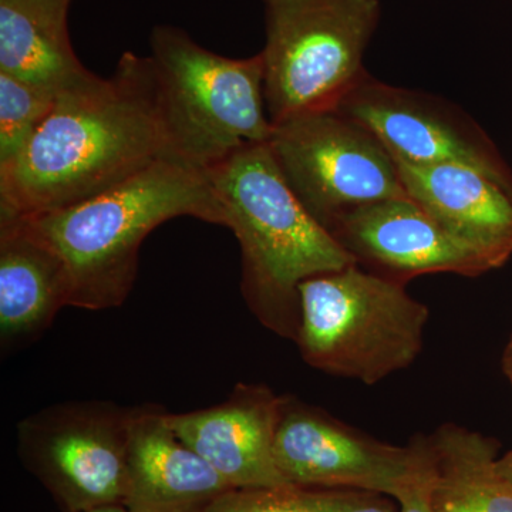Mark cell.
<instances>
[{"mask_svg": "<svg viewBox=\"0 0 512 512\" xmlns=\"http://www.w3.org/2000/svg\"><path fill=\"white\" fill-rule=\"evenodd\" d=\"M170 158L156 67L121 55L109 77L90 72L60 90L22 154L0 170V214L72 207Z\"/></svg>", "mask_w": 512, "mask_h": 512, "instance_id": "cell-1", "label": "cell"}, {"mask_svg": "<svg viewBox=\"0 0 512 512\" xmlns=\"http://www.w3.org/2000/svg\"><path fill=\"white\" fill-rule=\"evenodd\" d=\"M178 217L224 227V211L208 174L161 158L89 200L19 218L62 259L69 306L106 311L119 308L133 291L144 239Z\"/></svg>", "mask_w": 512, "mask_h": 512, "instance_id": "cell-2", "label": "cell"}, {"mask_svg": "<svg viewBox=\"0 0 512 512\" xmlns=\"http://www.w3.org/2000/svg\"><path fill=\"white\" fill-rule=\"evenodd\" d=\"M207 174L224 227L241 247V291L249 311L264 328L296 342L299 286L355 261L303 207L268 143L242 148Z\"/></svg>", "mask_w": 512, "mask_h": 512, "instance_id": "cell-3", "label": "cell"}, {"mask_svg": "<svg viewBox=\"0 0 512 512\" xmlns=\"http://www.w3.org/2000/svg\"><path fill=\"white\" fill-rule=\"evenodd\" d=\"M150 47L170 158L210 173L242 148L271 140L261 53L221 56L174 26L154 28Z\"/></svg>", "mask_w": 512, "mask_h": 512, "instance_id": "cell-4", "label": "cell"}, {"mask_svg": "<svg viewBox=\"0 0 512 512\" xmlns=\"http://www.w3.org/2000/svg\"><path fill=\"white\" fill-rule=\"evenodd\" d=\"M299 353L329 376L375 386L416 362L430 319L407 285L352 264L299 286Z\"/></svg>", "mask_w": 512, "mask_h": 512, "instance_id": "cell-5", "label": "cell"}, {"mask_svg": "<svg viewBox=\"0 0 512 512\" xmlns=\"http://www.w3.org/2000/svg\"><path fill=\"white\" fill-rule=\"evenodd\" d=\"M265 103L274 126L335 110L362 80L379 0H264Z\"/></svg>", "mask_w": 512, "mask_h": 512, "instance_id": "cell-6", "label": "cell"}, {"mask_svg": "<svg viewBox=\"0 0 512 512\" xmlns=\"http://www.w3.org/2000/svg\"><path fill=\"white\" fill-rule=\"evenodd\" d=\"M274 127L268 141L272 157L303 207L326 231L357 208L409 197L392 154L339 110L293 117Z\"/></svg>", "mask_w": 512, "mask_h": 512, "instance_id": "cell-7", "label": "cell"}, {"mask_svg": "<svg viewBox=\"0 0 512 512\" xmlns=\"http://www.w3.org/2000/svg\"><path fill=\"white\" fill-rule=\"evenodd\" d=\"M136 412L107 400L46 407L19 421L20 461L62 512L123 504Z\"/></svg>", "mask_w": 512, "mask_h": 512, "instance_id": "cell-8", "label": "cell"}, {"mask_svg": "<svg viewBox=\"0 0 512 512\" xmlns=\"http://www.w3.org/2000/svg\"><path fill=\"white\" fill-rule=\"evenodd\" d=\"M275 461L289 484L369 491L396 501L431 477L426 434L394 446L291 394L282 397Z\"/></svg>", "mask_w": 512, "mask_h": 512, "instance_id": "cell-9", "label": "cell"}, {"mask_svg": "<svg viewBox=\"0 0 512 512\" xmlns=\"http://www.w3.org/2000/svg\"><path fill=\"white\" fill-rule=\"evenodd\" d=\"M336 110L366 127L394 160L464 165L512 183L511 168L480 124L436 94L392 86L367 72Z\"/></svg>", "mask_w": 512, "mask_h": 512, "instance_id": "cell-10", "label": "cell"}, {"mask_svg": "<svg viewBox=\"0 0 512 512\" xmlns=\"http://www.w3.org/2000/svg\"><path fill=\"white\" fill-rule=\"evenodd\" d=\"M328 232L356 265L406 285L421 275L476 278L493 271L410 197L357 208L339 217Z\"/></svg>", "mask_w": 512, "mask_h": 512, "instance_id": "cell-11", "label": "cell"}, {"mask_svg": "<svg viewBox=\"0 0 512 512\" xmlns=\"http://www.w3.org/2000/svg\"><path fill=\"white\" fill-rule=\"evenodd\" d=\"M282 396L259 383H238L225 402L187 413L165 414L174 433L234 490L286 483L275 461Z\"/></svg>", "mask_w": 512, "mask_h": 512, "instance_id": "cell-12", "label": "cell"}, {"mask_svg": "<svg viewBox=\"0 0 512 512\" xmlns=\"http://www.w3.org/2000/svg\"><path fill=\"white\" fill-rule=\"evenodd\" d=\"M396 161L404 190L460 244L501 268L512 256V183L456 164Z\"/></svg>", "mask_w": 512, "mask_h": 512, "instance_id": "cell-13", "label": "cell"}, {"mask_svg": "<svg viewBox=\"0 0 512 512\" xmlns=\"http://www.w3.org/2000/svg\"><path fill=\"white\" fill-rule=\"evenodd\" d=\"M165 414L158 404L137 406L123 503L130 512H195L234 490L174 433Z\"/></svg>", "mask_w": 512, "mask_h": 512, "instance_id": "cell-14", "label": "cell"}, {"mask_svg": "<svg viewBox=\"0 0 512 512\" xmlns=\"http://www.w3.org/2000/svg\"><path fill=\"white\" fill-rule=\"evenodd\" d=\"M62 259L22 218L0 214V345L26 346L69 306Z\"/></svg>", "mask_w": 512, "mask_h": 512, "instance_id": "cell-15", "label": "cell"}, {"mask_svg": "<svg viewBox=\"0 0 512 512\" xmlns=\"http://www.w3.org/2000/svg\"><path fill=\"white\" fill-rule=\"evenodd\" d=\"M436 512H512V483L498 470L500 443L456 423L427 436Z\"/></svg>", "mask_w": 512, "mask_h": 512, "instance_id": "cell-16", "label": "cell"}, {"mask_svg": "<svg viewBox=\"0 0 512 512\" xmlns=\"http://www.w3.org/2000/svg\"><path fill=\"white\" fill-rule=\"evenodd\" d=\"M0 73L60 92L90 70L74 52L67 18L20 0H0Z\"/></svg>", "mask_w": 512, "mask_h": 512, "instance_id": "cell-17", "label": "cell"}, {"mask_svg": "<svg viewBox=\"0 0 512 512\" xmlns=\"http://www.w3.org/2000/svg\"><path fill=\"white\" fill-rule=\"evenodd\" d=\"M195 512H400V505L369 491L284 484L228 491Z\"/></svg>", "mask_w": 512, "mask_h": 512, "instance_id": "cell-18", "label": "cell"}, {"mask_svg": "<svg viewBox=\"0 0 512 512\" xmlns=\"http://www.w3.org/2000/svg\"><path fill=\"white\" fill-rule=\"evenodd\" d=\"M57 94L0 73V170L22 154L55 106Z\"/></svg>", "mask_w": 512, "mask_h": 512, "instance_id": "cell-19", "label": "cell"}, {"mask_svg": "<svg viewBox=\"0 0 512 512\" xmlns=\"http://www.w3.org/2000/svg\"><path fill=\"white\" fill-rule=\"evenodd\" d=\"M430 483L431 477L397 498L400 512H436L430 503Z\"/></svg>", "mask_w": 512, "mask_h": 512, "instance_id": "cell-20", "label": "cell"}, {"mask_svg": "<svg viewBox=\"0 0 512 512\" xmlns=\"http://www.w3.org/2000/svg\"><path fill=\"white\" fill-rule=\"evenodd\" d=\"M20 2L28 3V5L45 10V12L52 13V15L67 18V10H69L72 0H20Z\"/></svg>", "mask_w": 512, "mask_h": 512, "instance_id": "cell-21", "label": "cell"}, {"mask_svg": "<svg viewBox=\"0 0 512 512\" xmlns=\"http://www.w3.org/2000/svg\"><path fill=\"white\" fill-rule=\"evenodd\" d=\"M501 367H503V373L512 387V336L505 346Z\"/></svg>", "mask_w": 512, "mask_h": 512, "instance_id": "cell-22", "label": "cell"}, {"mask_svg": "<svg viewBox=\"0 0 512 512\" xmlns=\"http://www.w3.org/2000/svg\"><path fill=\"white\" fill-rule=\"evenodd\" d=\"M497 466L500 473L512 483V448L504 456L498 457Z\"/></svg>", "mask_w": 512, "mask_h": 512, "instance_id": "cell-23", "label": "cell"}, {"mask_svg": "<svg viewBox=\"0 0 512 512\" xmlns=\"http://www.w3.org/2000/svg\"><path fill=\"white\" fill-rule=\"evenodd\" d=\"M82 512H130L127 510L126 505L124 504H109V505H101V507L92 508V510L82 511Z\"/></svg>", "mask_w": 512, "mask_h": 512, "instance_id": "cell-24", "label": "cell"}]
</instances>
